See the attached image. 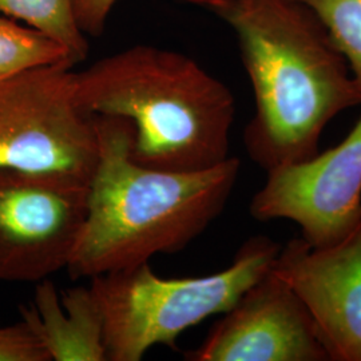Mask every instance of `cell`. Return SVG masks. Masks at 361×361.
<instances>
[{
  "label": "cell",
  "instance_id": "obj_1",
  "mask_svg": "<svg viewBox=\"0 0 361 361\" xmlns=\"http://www.w3.org/2000/svg\"><path fill=\"white\" fill-rule=\"evenodd\" d=\"M232 27L256 113L244 131L265 173L320 153L328 123L360 106L348 62L319 16L298 0H188Z\"/></svg>",
  "mask_w": 361,
  "mask_h": 361
},
{
  "label": "cell",
  "instance_id": "obj_2",
  "mask_svg": "<svg viewBox=\"0 0 361 361\" xmlns=\"http://www.w3.org/2000/svg\"><path fill=\"white\" fill-rule=\"evenodd\" d=\"M99 155L89 182L87 216L66 268L73 279L149 262L190 245L226 207L241 162L229 157L213 168L170 171L131 157L129 119L94 116Z\"/></svg>",
  "mask_w": 361,
  "mask_h": 361
},
{
  "label": "cell",
  "instance_id": "obj_3",
  "mask_svg": "<svg viewBox=\"0 0 361 361\" xmlns=\"http://www.w3.org/2000/svg\"><path fill=\"white\" fill-rule=\"evenodd\" d=\"M74 95L86 114L129 119L143 166L194 171L231 157L232 91L185 54L152 44L111 54L74 71Z\"/></svg>",
  "mask_w": 361,
  "mask_h": 361
},
{
  "label": "cell",
  "instance_id": "obj_4",
  "mask_svg": "<svg viewBox=\"0 0 361 361\" xmlns=\"http://www.w3.org/2000/svg\"><path fill=\"white\" fill-rule=\"evenodd\" d=\"M281 246L249 238L226 269L204 277L162 279L149 262L90 279L102 310L107 361H140L155 345L176 347L186 329L231 310L271 269Z\"/></svg>",
  "mask_w": 361,
  "mask_h": 361
},
{
  "label": "cell",
  "instance_id": "obj_5",
  "mask_svg": "<svg viewBox=\"0 0 361 361\" xmlns=\"http://www.w3.org/2000/svg\"><path fill=\"white\" fill-rule=\"evenodd\" d=\"M98 155L94 116L75 101L73 66L37 67L0 87V169L90 182Z\"/></svg>",
  "mask_w": 361,
  "mask_h": 361
},
{
  "label": "cell",
  "instance_id": "obj_6",
  "mask_svg": "<svg viewBox=\"0 0 361 361\" xmlns=\"http://www.w3.org/2000/svg\"><path fill=\"white\" fill-rule=\"evenodd\" d=\"M89 182L0 169V281L39 283L66 269L87 216Z\"/></svg>",
  "mask_w": 361,
  "mask_h": 361
},
{
  "label": "cell",
  "instance_id": "obj_7",
  "mask_svg": "<svg viewBox=\"0 0 361 361\" xmlns=\"http://www.w3.org/2000/svg\"><path fill=\"white\" fill-rule=\"evenodd\" d=\"M249 210L257 221L290 219L313 247L334 245L361 226V118L335 147L267 173Z\"/></svg>",
  "mask_w": 361,
  "mask_h": 361
},
{
  "label": "cell",
  "instance_id": "obj_8",
  "mask_svg": "<svg viewBox=\"0 0 361 361\" xmlns=\"http://www.w3.org/2000/svg\"><path fill=\"white\" fill-rule=\"evenodd\" d=\"M190 361H331L308 308L271 269L222 313Z\"/></svg>",
  "mask_w": 361,
  "mask_h": 361
},
{
  "label": "cell",
  "instance_id": "obj_9",
  "mask_svg": "<svg viewBox=\"0 0 361 361\" xmlns=\"http://www.w3.org/2000/svg\"><path fill=\"white\" fill-rule=\"evenodd\" d=\"M271 269L310 310L331 361H361V226L324 247L292 238Z\"/></svg>",
  "mask_w": 361,
  "mask_h": 361
},
{
  "label": "cell",
  "instance_id": "obj_10",
  "mask_svg": "<svg viewBox=\"0 0 361 361\" xmlns=\"http://www.w3.org/2000/svg\"><path fill=\"white\" fill-rule=\"evenodd\" d=\"M22 320L51 361H107L102 310L90 285L59 293L49 279L39 281Z\"/></svg>",
  "mask_w": 361,
  "mask_h": 361
},
{
  "label": "cell",
  "instance_id": "obj_11",
  "mask_svg": "<svg viewBox=\"0 0 361 361\" xmlns=\"http://www.w3.org/2000/svg\"><path fill=\"white\" fill-rule=\"evenodd\" d=\"M0 15L55 40L70 52L75 65L89 54V40L78 26L73 0H0Z\"/></svg>",
  "mask_w": 361,
  "mask_h": 361
},
{
  "label": "cell",
  "instance_id": "obj_12",
  "mask_svg": "<svg viewBox=\"0 0 361 361\" xmlns=\"http://www.w3.org/2000/svg\"><path fill=\"white\" fill-rule=\"evenodd\" d=\"M51 65L75 63L55 40L0 15V87L28 70Z\"/></svg>",
  "mask_w": 361,
  "mask_h": 361
},
{
  "label": "cell",
  "instance_id": "obj_13",
  "mask_svg": "<svg viewBox=\"0 0 361 361\" xmlns=\"http://www.w3.org/2000/svg\"><path fill=\"white\" fill-rule=\"evenodd\" d=\"M319 16L361 90V0H298Z\"/></svg>",
  "mask_w": 361,
  "mask_h": 361
},
{
  "label": "cell",
  "instance_id": "obj_14",
  "mask_svg": "<svg viewBox=\"0 0 361 361\" xmlns=\"http://www.w3.org/2000/svg\"><path fill=\"white\" fill-rule=\"evenodd\" d=\"M0 361H51L23 320L0 326Z\"/></svg>",
  "mask_w": 361,
  "mask_h": 361
},
{
  "label": "cell",
  "instance_id": "obj_15",
  "mask_svg": "<svg viewBox=\"0 0 361 361\" xmlns=\"http://www.w3.org/2000/svg\"><path fill=\"white\" fill-rule=\"evenodd\" d=\"M118 0H73L78 26L87 37H99Z\"/></svg>",
  "mask_w": 361,
  "mask_h": 361
}]
</instances>
